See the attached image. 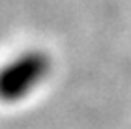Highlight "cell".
I'll return each mask as SVG.
<instances>
[{
    "label": "cell",
    "mask_w": 131,
    "mask_h": 129,
    "mask_svg": "<svg viewBox=\"0 0 131 129\" xmlns=\"http://www.w3.org/2000/svg\"><path fill=\"white\" fill-rule=\"evenodd\" d=\"M49 66V58L38 51L17 56L9 66H6L0 79L2 97L6 101H13L26 96L34 86H38L45 79Z\"/></svg>",
    "instance_id": "1"
}]
</instances>
